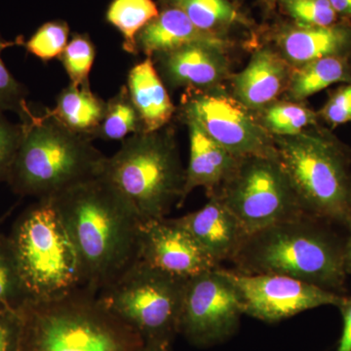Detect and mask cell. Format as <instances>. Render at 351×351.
Wrapping results in <instances>:
<instances>
[{
    "label": "cell",
    "instance_id": "cell-1",
    "mask_svg": "<svg viewBox=\"0 0 351 351\" xmlns=\"http://www.w3.org/2000/svg\"><path fill=\"white\" fill-rule=\"evenodd\" d=\"M51 199L75 245L84 289L98 294L137 262L142 219L104 176Z\"/></svg>",
    "mask_w": 351,
    "mask_h": 351
},
{
    "label": "cell",
    "instance_id": "cell-2",
    "mask_svg": "<svg viewBox=\"0 0 351 351\" xmlns=\"http://www.w3.org/2000/svg\"><path fill=\"white\" fill-rule=\"evenodd\" d=\"M327 221L302 215L247 235L230 262L243 274H278L345 295V242Z\"/></svg>",
    "mask_w": 351,
    "mask_h": 351
},
{
    "label": "cell",
    "instance_id": "cell-3",
    "mask_svg": "<svg viewBox=\"0 0 351 351\" xmlns=\"http://www.w3.org/2000/svg\"><path fill=\"white\" fill-rule=\"evenodd\" d=\"M21 122V121H20ZM7 184L16 195L48 199L104 174L108 156L49 112L32 110Z\"/></svg>",
    "mask_w": 351,
    "mask_h": 351
},
{
    "label": "cell",
    "instance_id": "cell-4",
    "mask_svg": "<svg viewBox=\"0 0 351 351\" xmlns=\"http://www.w3.org/2000/svg\"><path fill=\"white\" fill-rule=\"evenodd\" d=\"M21 315V351H138L145 345L84 288L51 301L29 302Z\"/></svg>",
    "mask_w": 351,
    "mask_h": 351
},
{
    "label": "cell",
    "instance_id": "cell-5",
    "mask_svg": "<svg viewBox=\"0 0 351 351\" xmlns=\"http://www.w3.org/2000/svg\"><path fill=\"white\" fill-rule=\"evenodd\" d=\"M7 239L29 302L51 301L84 288L75 245L51 198L25 209Z\"/></svg>",
    "mask_w": 351,
    "mask_h": 351
},
{
    "label": "cell",
    "instance_id": "cell-6",
    "mask_svg": "<svg viewBox=\"0 0 351 351\" xmlns=\"http://www.w3.org/2000/svg\"><path fill=\"white\" fill-rule=\"evenodd\" d=\"M163 129L129 136L106 161L104 177L125 196L142 221L166 218L174 205L184 201L186 170L174 136Z\"/></svg>",
    "mask_w": 351,
    "mask_h": 351
},
{
    "label": "cell",
    "instance_id": "cell-7",
    "mask_svg": "<svg viewBox=\"0 0 351 351\" xmlns=\"http://www.w3.org/2000/svg\"><path fill=\"white\" fill-rule=\"evenodd\" d=\"M277 158L304 213L348 226L351 217V176L345 154L318 134L276 136Z\"/></svg>",
    "mask_w": 351,
    "mask_h": 351
},
{
    "label": "cell",
    "instance_id": "cell-8",
    "mask_svg": "<svg viewBox=\"0 0 351 351\" xmlns=\"http://www.w3.org/2000/svg\"><path fill=\"white\" fill-rule=\"evenodd\" d=\"M186 281L137 261L96 295L145 343H173L179 335Z\"/></svg>",
    "mask_w": 351,
    "mask_h": 351
},
{
    "label": "cell",
    "instance_id": "cell-9",
    "mask_svg": "<svg viewBox=\"0 0 351 351\" xmlns=\"http://www.w3.org/2000/svg\"><path fill=\"white\" fill-rule=\"evenodd\" d=\"M212 196L232 212L248 235L306 214L277 157L240 158Z\"/></svg>",
    "mask_w": 351,
    "mask_h": 351
},
{
    "label": "cell",
    "instance_id": "cell-10",
    "mask_svg": "<svg viewBox=\"0 0 351 351\" xmlns=\"http://www.w3.org/2000/svg\"><path fill=\"white\" fill-rule=\"evenodd\" d=\"M242 315L237 289L219 267L186 281L179 335L196 348L221 345L239 331Z\"/></svg>",
    "mask_w": 351,
    "mask_h": 351
},
{
    "label": "cell",
    "instance_id": "cell-11",
    "mask_svg": "<svg viewBox=\"0 0 351 351\" xmlns=\"http://www.w3.org/2000/svg\"><path fill=\"white\" fill-rule=\"evenodd\" d=\"M182 117L197 122L210 138L237 158L277 157L274 136L234 97L211 91H189Z\"/></svg>",
    "mask_w": 351,
    "mask_h": 351
},
{
    "label": "cell",
    "instance_id": "cell-12",
    "mask_svg": "<svg viewBox=\"0 0 351 351\" xmlns=\"http://www.w3.org/2000/svg\"><path fill=\"white\" fill-rule=\"evenodd\" d=\"M223 271L237 289L245 315L263 322H279L320 306L338 307L345 298L292 277Z\"/></svg>",
    "mask_w": 351,
    "mask_h": 351
},
{
    "label": "cell",
    "instance_id": "cell-13",
    "mask_svg": "<svg viewBox=\"0 0 351 351\" xmlns=\"http://www.w3.org/2000/svg\"><path fill=\"white\" fill-rule=\"evenodd\" d=\"M138 261L184 280L219 267L175 219L167 218L142 221Z\"/></svg>",
    "mask_w": 351,
    "mask_h": 351
},
{
    "label": "cell",
    "instance_id": "cell-14",
    "mask_svg": "<svg viewBox=\"0 0 351 351\" xmlns=\"http://www.w3.org/2000/svg\"><path fill=\"white\" fill-rule=\"evenodd\" d=\"M226 52L219 46L197 43L152 58L170 86L209 91L230 75Z\"/></svg>",
    "mask_w": 351,
    "mask_h": 351
},
{
    "label": "cell",
    "instance_id": "cell-15",
    "mask_svg": "<svg viewBox=\"0 0 351 351\" xmlns=\"http://www.w3.org/2000/svg\"><path fill=\"white\" fill-rule=\"evenodd\" d=\"M205 206L175 221L199 244L217 265L232 261L247 237L239 221L215 196Z\"/></svg>",
    "mask_w": 351,
    "mask_h": 351
},
{
    "label": "cell",
    "instance_id": "cell-16",
    "mask_svg": "<svg viewBox=\"0 0 351 351\" xmlns=\"http://www.w3.org/2000/svg\"><path fill=\"white\" fill-rule=\"evenodd\" d=\"M292 66L276 51H257L248 66L233 78L234 98L250 110H262L286 91Z\"/></svg>",
    "mask_w": 351,
    "mask_h": 351
},
{
    "label": "cell",
    "instance_id": "cell-17",
    "mask_svg": "<svg viewBox=\"0 0 351 351\" xmlns=\"http://www.w3.org/2000/svg\"><path fill=\"white\" fill-rule=\"evenodd\" d=\"M138 53L154 57L191 44H211L228 49V39L219 34L202 31L188 16L174 7L165 6L156 19L149 22L136 38Z\"/></svg>",
    "mask_w": 351,
    "mask_h": 351
},
{
    "label": "cell",
    "instance_id": "cell-18",
    "mask_svg": "<svg viewBox=\"0 0 351 351\" xmlns=\"http://www.w3.org/2000/svg\"><path fill=\"white\" fill-rule=\"evenodd\" d=\"M184 119L188 124L191 144L184 200L193 189L197 188L206 189L210 197L230 177L239 159L232 156L213 138H210L195 120L189 117Z\"/></svg>",
    "mask_w": 351,
    "mask_h": 351
},
{
    "label": "cell",
    "instance_id": "cell-19",
    "mask_svg": "<svg viewBox=\"0 0 351 351\" xmlns=\"http://www.w3.org/2000/svg\"><path fill=\"white\" fill-rule=\"evenodd\" d=\"M279 54L293 69L315 60L343 56L351 46V29L345 25L288 27L277 36Z\"/></svg>",
    "mask_w": 351,
    "mask_h": 351
},
{
    "label": "cell",
    "instance_id": "cell-20",
    "mask_svg": "<svg viewBox=\"0 0 351 351\" xmlns=\"http://www.w3.org/2000/svg\"><path fill=\"white\" fill-rule=\"evenodd\" d=\"M126 86L140 115L143 132L152 133L169 124L176 108L152 57L130 69Z\"/></svg>",
    "mask_w": 351,
    "mask_h": 351
},
{
    "label": "cell",
    "instance_id": "cell-21",
    "mask_svg": "<svg viewBox=\"0 0 351 351\" xmlns=\"http://www.w3.org/2000/svg\"><path fill=\"white\" fill-rule=\"evenodd\" d=\"M49 112L69 130L95 140L107 110V101L99 98L91 88L75 87L69 83L57 97L56 107Z\"/></svg>",
    "mask_w": 351,
    "mask_h": 351
},
{
    "label": "cell",
    "instance_id": "cell-22",
    "mask_svg": "<svg viewBox=\"0 0 351 351\" xmlns=\"http://www.w3.org/2000/svg\"><path fill=\"white\" fill-rule=\"evenodd\" d=\"M341 82H351L348 61L343 56L326 57L293 69L287 91L291 100L298 103Z\"/></svg>",
    "mask_w": 351,
    "mask_h": 351
},
{
    "label": "cell",
    "instance_id": "cell-23",
    "mask_svg": "<svg viewBox=\"0 0 351 351\" xmlns=\"http://www.w3.org/2000/svg\"><path fill=\"white\" fill-rule=\"evenodd\" d=\"M188 16L202 31L223 36V32L246 20L228 0H162Z\"/></svg>",
    "mask_w": 351,
    "mask_h": 351
},
{
    "label": "cell",
    "instance_id": "cell-24",
    "mask_svg": "<svg viewBox=\"0 0 351 351\" xmlns=\"http://www.w3.org/2000/svg\"><path fill=\"white\" fill-rule=\"evenodd\" d=\"M159 12L154 0H113L108 6L107 21L121 34L123 50L138 55L136 38L138 32L156 19Z\"/></svg>",
    "mask_w": 351,
    "mask_h": 351
},
{
    "label": "cell",
    "instance_id": "cell-25",
    "mask_svg": "<svg viewBox=\"0 0 351 351\" xmlns=\"http://www.w3.org/2000/svg\"><path fill=\"white\" fill-rule=\"evenodd\" d=\"M143 132L140 115L131 100L126 85L120 87L107 101L106 115L95 134V140L123 141L129 135Z\"/></svg>",
    "mask_w": 351,
    "mask_h": 351
},
{
    "label": "cell",
    "instance_id": "cell-26",
    "mask_svg": "<svg viewBox=\"0 0 351 351\" xmlns=\"http://www.w3.org/2000/svg\"><path fill=\"white\" fill-rule=\"evenodd\" d=\"M318 115L299 103L279 101L261 110V124L270 135L294 136L317 123Z\"/></svg>",
    "mask_w": 351,
    "mask_h": 351
},
{
    "label": "cell",
    "instance_id": "cell-27",
    "mask_svg": "<svg viewBox=\"0 0 351 351\" xmlns=\"http://www.w3.org/2000/svg\"><path fill=\"white\" fill-rule=\"evenodd\" d=\"M29 300L8 239L0 234V311H22Z\"/></svg>",
    "mask_w": 351,
    "mask_h": 351
},
{
    "label": "cell",
    "instance_id": "cell-28",
    "mask_svg": "<svg viewBox=\"0 0 351 351\" xmlns=\"http://www.w3.org/2000/svg\"><path fill=\"white\" fill-rule=\"evenodd\" d=\"M96 49L88 34H73L64 52L59 57L69 83L75 87L90 86L89 75L93 66Z\"/></svg>",
    "mask_w": 351,
    "mask_h": 351
},
{
    "label": "cell",
    "instance_id": "cell-29",
    "mask_svg": "<svg viewBox=\"0 0 351 351\" xmlns=\"http://www.w3.org/2000/svg\"><path fill=\"white\" fill-rule=\"evenodd\" d=\"M21 45L22 41H8L0 34V113L11 112L17 113L20 121L29 119L34 108L27 103L29 90L18 82L9 71L1 58V53L11 46Z\"/></svg>",
    "mask_w": 351,
    "mask_h": 351
},
{
    "label": "cell",
    "instance_id": "cell-30",
    "mask_svg": "<svg viewBox=\"0 0 351 351\" xmlns=\"http://www.w3.org/2000/svg\"><path fill=\"white\" fill-rule=\"evenodd\" d=\"M69 27L64 21L45 23L34 32L29 40L23 43L29 54L47 63L61 56L68 45Z\"/></svg>",
    "mask_w": 351,
    "mask_h": 351
},
{
    "label": "cell",
    "instance_id": "cell-31",
    "mask_svg": "<svg viewBox=\"0 0 351 351\" xmlns=\"http://www.w3.org/2000/svg\"><path fill=\"white\" fill-rule=\"evenodd\" d=\"M284 11L295 24L304 27L335 25L337 14L329 0H280Z\"/></svg>",
    "mask_w": 351,
    "mask_h": 351
},
{
    "label": "cell",
    "instance_id": "cell-32",
    "mask_svg": "<svg viewBox=\"0 0 351 351\" xmlns=\"http://www.w3.org/2000/svg\"><path fill=\"white\" fill-rule=\"evenodd\" d=\"M22 123H12L0 113V182H6L22 138Z\"/></svg>",
    "mask_w": 351,
    "mask_h": 351
},
{
    "label": "cell",
    "instance_id": "cell-33",
    "mask_svg": "<svg viewBox=\"0 0 351 351\" xmlns=\"http://www.w3.org/2000/svg\"><path fill=\"white\" fill-rule=\"evenodd\" d=\"M319 115L334 127L351 121V82L339 88L330 97Z\"/></svg>",
    "mask_w": 351,
    "mask_h": 351
},
{
    "label": "cell",
    "instance_id": "cell-34",
    "mask_svg": "<svg viewBox=\"0 0 351 351\" xmlns=\"http://www.w3.org/2000/svg\"><path fill=\"white\" fill-rule=\"evenodd\" d=\"M22 315L19 311H0V351H21Z\"/></svg>",
    "mask_w": 351,
    "mask_h": 351
},
{
    "label": "cell",
    "instance_id": "cell-35",
    "mask_svg": "<svg viewBox=\"0 0 351 351\" xmlns=\"http://www.w3.org/2000/svg\"><path fill=\"white\" fill-rule=\"evenodd\" d=\"M338 308L343 317V332L336 351H351V295H345Z\"/></svg>",
    "mask_w": 351,
    "mask_h": 351
},
{
    "label": "cell",
    "instance_id": "cell-36",
    "mask_svg": "<svg viewBox=\"0 0 351 351\" xmlns=\"http://www.w3.org/2000/svg\"><path fill=\"white\" fill-rule=\"evenodd\" d=\"M337 14L351 17V0H329Z\"/></svg>",
    "mask_w": 351,
    "mask_h": 351
},
{
    "label": "cell",
    "instance_id": "cell-37",
    "mask_svg": "<svg viewBox=\"0 0 351 351\" xmlns=\"http://www.w3.org/2000/svg\"><path fill=\"white\" fill-rule=\"evenodd\" d=\"M138 351H173L172 343H145Z\"/></svg>",
    "mask_w": 351,
    "mask_h": 351
},
{
    "label": "cell",
    "instance_id": "cell-38",
    "mask_svg": "<svg viewBox=\"0 0 351 351\" xmlns=\"http://www.w3.org/2000/svg\"><path fill=\"white\" fill-rule=\"evenodd\" d=\"M346 228H348V237L345 242L346 265L351 263V217Z\"/></svg>",
    "mask_w": 351,
    "mask_h": 351
},
{
    "label": "cell",
    "instance_id": "cell-39",
    "mask_svg": "<svg viewBox=\"0 0 351 351\" xmlns=\"http://www.w3.org/2000/svg\"><path fill=\"white\" fill-rule=\"evenodd\" d=\"M265 3L269 4V5L274 6V4H276L277 2L280 1V0H263Z\"/></svg>",
    "mask_w": 351,
    "mask_h": 351
},
{
    "label": "cell",
    "instance_id": "cell-40",
    "mask_svg": "<svg viewBox=\"0 0 351 351\" xmlns=\"http://www.w3.org/2000/svg\"><path fill=\"white\" fill-rule=\"evenodd\" d=\"M346 274H350L351 276V263L346 265Z\"/></svg>",
    "mask_w": 351,
    "mask_h": 351
},
{
    "label": "cell",
    "instance_id": "cell-41",
    "mask_svg": "<svg viewBox=\"0 0 351 351\" xmlns=\"http://www.w3.org/2000/svg\"><path fill=\"white\" fill-rule=\"evenodd\" d=\"M2 219H3V218L0 219V221H2Z\"/></svg>",
    "mask_w": 351,
    "mask_h": 351
}]
</instances>
